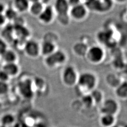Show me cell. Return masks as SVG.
I'll list each match as a JSON object with an SVG mask.
<instances>
[{"mask_svg":"<svg viewBox=\"0 0 127 127\" xmlns=\"http://www.w3.org/2000/svg\"><path fill=\"white\" fill-rule=\"evenodd\" d=\"M93 100L95 104H101L104 100V95L102 92L96 89H94L90 93Z\"/></svg>","mask_w":127,"mask_h":127,"instance_id":"cell-22","label":"cell"},{"mask_svg":"<svg viewBox=\"0 0 127 127\" xmlns=\"http://www.w3.org/2000/svg\"><path fill=\"white\" fill-rule=\"evenodd\" d=\"M67 60V55L63 50L58 49L53 53L45 57L44 64L50 69L58 68L63 65Z\"/></svg>","mask_w":127,"mask_h":127,"instance_id":"cell-2","label":"cell"},{"mask_svg":"<svg viewBox=\"0 0 127 127\" xmlns=\"http://www.w3.org/2000/svg\"><path fill=\"white\" fill-rule=\"evenodd\" d=\"M9 91L8 83L4 82H0V96L6 94Z\"/></svg>","mask_w":127,"mask_h":127,"instance_id":"cell-27","label":"cell"},{"mask_svg":"<svg viewBox=\"0 0 127 127\" xmlns=\"http://www.w3.org/2000/svg\"><path fill=\"white\" fill-rule=\"evenodd\" d=\"M119 127L118 126H117V125H114L113 126H111V127Z\"/></svg>","mask_w":127,"mask_h":127,"instance_id":"cell-36","label":"cell"},{"mask_svg":"<svg viewBox=\"0 0 127 127\" xmlns=\"http://www.w3.org/2000/svg\"><path fill=\"white\" fill-rule=\"evenodd\" d=\"M0 57L4 63H18V55L11 49H8Z\"/></svg>","mask_w":127,"mask_h":127,"instance_id":"cell-13","label":"cell"},{"mask_svg":"<svg viewBox=\"0 0 127 127\" xmlns=\"http://www.w3.org/2000/svg\"><path fill=\"white\" fill-rule=\"evenodd\" d=\"M53 7L56 16L69 14L70 7L67 0H55Z\"/></svg>","mask_w":127,"mask_h":127,"instance_id":"cell-10","label":"cell"},{"mask_svg":"<svg viewBox=\"0 0 127 127\" xmlns=\"http://www.w3.org/2000/svg\"><path fill=\"white\" fill-rule=\"evenodd\" d=\"M115 116L111 114H102L100 119V124L103 127H110L114 125Z\"/></svg>","mask_w":127,"mask_h":127,"instance_id":"cell-18","label":"cell"},{"mask_svg":"<svg viewBox=\"0 0 127 127\" xmlns=\"http://www.w3.org/2000/svg\"><path fill=\"white\" fill-rule=\"evenodd\" d=\"M79 74L74 66L68 65L64 68L61 73V80L64 84L68 87L75 86Z\"/></svg>","mask_w":127,"mask_h":127,"instance_id":"cell-3","label":"cell"},{"mask_svg":"<svg viewBox=\"0 0 127 127\" xmlns=\"http://www.w3.org/2000/svg\"><path fill=\"white\" fill-rule=\"evenodd\" d=\"M45 6L40 1L30 3L28 10L34 17H38L44 9Z\"/></svg>","mask_w":127,"mask_h":127,"instance_id":"cell-16","label":"cell"},{"mask_svg":"<svg viewBox=\"0 0 127 127\" xmlns=\"http://www.w3.org/2000/svg\"><path fill=\"white\" fill-rule=\"evenodd\" d=\"M23 50L28 58L36 59L41 55V43L34 40H27Z\"/></svg>","mask_w":127,"mask_h":127,"instance_id":"cell-6","label":"cell"},{"mask_svg":"<svg viewBox=\"0 0 127 127\" xmlns=\"http://www.w3.org/2000/svg\"><path fill=\"white\" fill-rule=\"evenodd\" d=\"M60 24L63 26H67L68 25L71 19L69 14L60 15V16H56Z\"/></svg>","mask_w":127,"mask_h":127,"instance_id":"cell-26","label":"cell"},{"mask_svg":"<svg viewBox=\"0 0 127 127\" xmlns=\"http://www.w3.org/2000/svg\"><path fill=\"white\" fill-rule=\"evenodd\" d=\"M10 78L16 77L20 72V67L18 63H4L2 68Z\"/></svg>","mask_w":127,"mask_h":127,"instance_id":"cell-12","label":"cell"},{"mask_svg":"<svg viewBox=\"0 0 127 127\" xmlns=\"http://www.w3.org/2000/svg\"><path fill=\"white\" fill-rule=\"evenodd\" d=\"M5 10L4 5L2 3L0 2V13H3V12H4Z\"/></svg>","mask_w":127,"mask_h":127,"instance_id":"cell-33","label":"cell"},{"mask_svg":"<svg viewBox=\"0 0 127 127\" xmlns=\"http://www.w3.org/2000/svg\"><path fill=\"white\" fill-rule=\"evenodd\" d=\"M57 50V43L55 41L43 40L41 43V55L44 58L51 54Z\"/></svg>","mask_w":127,"mask_h":127,"instance_id":"cell-11","label":"cell"},{"mask_svg":"<svg viewBox=\"0 0 127 127\" xmlns=\"http://www.w3.org/2000/svg\"><path fill=\"white\" fill-rule=\"evenodd\" d=\"M106 82L110 86L114 89L123 82L120 77L114 73H109L106 77Z\"/></svg>","mask_w":127,"mask_h":127,"instance_id":"cell-21","label":"cell"},{"mask_svg":"<svg viewBox=\"0 0 127 127\" xmlns=\"http://www.w3.org/2000/svg\"><path fill=\"white\" fill-rule=\"evenodd\" d=\"M55 17L56 14L53 6L49 4L45 6L43 10L37 18L41 24L48 25L53 22Z\"/></svg>","mask_w":127,"mask_h":127,"instance_id":"cell-8","label":"cell"},{"mask_svg":"<svg viewBox=\"0 0 127 127\" xmlns=\"http://www.w3.org/2000/svg\"><path fill=\"white\" fill-rule=\"evenodd\" d=\"M10 79L9 75L1 69H0V82L8 83Z\"/></svg>","mask_w":127,"mask_h":127,"instance_id":"cell-29","label":"cell"},{"mask_svg":"<svg viewBox=\"0 0 127 127\" xmlns=\"http://www.w3.org/2000/svg\"><path fill=\"white\" fill-rule=\"evenodd\" d=\"M89 47L84 42L82 41L77 42L73 45V52L78 57H85Z\"/></svg>","mask_w":127,"mask_h":127,"instance_id":"cell-14","label":"cell"},{"mask_svg":"<svg viewBox=\"0 0 127 127\" xmlns=\"http://www.w3.org/2000/svg\"><path fill=\"white\" fill-rule=\"evenodd\" d=\"M89 9L85 4H80L70 7L69 15L71 19L76 21H82L86 18Z\"/></svg>","mask_w":127,"mask_h":127,"instance_id":"cell-5","label":"cell"},{"mask_svg":"<svg viewBox=\"0 0 127 127\" xmlns=\"http://www.w3.org/2000/svg\"><path fill=\"white\" fill-rule=\"evenodd\" d=\"M101 104L100 112L102 114H107L115 116L120 108L118 102L112 98L104 99Z\"/></svg>","mask_w":127,"mask_h":127,"instance_id":"cell-7","label":"cell"},{"mask_svg":"<svg viewBox=\"0 0 127 127\" xmlns=\"http://www.w3.org/2000/svg\"><path fill=\"white\" fill-rule=\"evenodd\" d=\"M105 55L103 47L99 45H93L89 47L85 57L89 63L96 64L103 62Z\"/></svg>","mask_w":127,"mask_h":127,"instance_id":"cell-4","label":"cell"},{"mask_svg":"<svg viewBox=\"0 0 127 127\" xmlns=\"http://www.w3.org/2000/svg\"><path fill=\"white\" fill-rule=\"evenodd\" d=\"M115 94L120 99L125 100L127 97V84L126 81H123L115 89Z\"/></svg>","mask_w":127,"mask_h":127,"instance_id":"cell-15","label":"cell"},{"mask_svg":"<svg viewBox=\"0 0 127 127\" xmlns=\"http://www.w3.org/2000/svg\"><path fill=\"white\" fill-rule=\"evenodd\" d=\"M30 2V3H33V2H36V1H39V0H28Z\"/></svg>","mask_w":127,"mask_h":127,"instance_id":"cell-35","label":"cell"},{"mask_svg":"<svg viewBox=\"0 0 127 127\" xmlns=\"http://www.w3.org/2000/svg\"><path fill=\"white\" fill-rule=\"evenodd\" d=\"M82 104L87 107H90L95 104L90 94H88L82 95Z\"/></svg>","mask_w":127,"mask_h":127,"instance_id":"cell-25","label":"cell"},{"mask_svg":"<svg viewBox=\"0 0 127 127\" xmlns=\"http://www.w3.org/2000/svg\"><path fill=\"white\" fill-rule=\"evenodd\" d=\"M97 78L95 74L90 72H85L79 74L76 86L82 95L90 94L96 89Z\"/></svg>","mask_w":127,"mask_h":127,"instance_id":"cell-1","label":"cell"},{"mask_svg":"<svg viewBox=\"0 0 127 127\" xmlns=\"http://www.w3.org/2000/svg\"><path fill=\"white\" fill-rule=\"evenodd\" d=\"M8 49V43L1 38H0V56Z\"/></svg>","mask_w":127,"mask_h":127,"instance_id":"cell-28","label":"cell"},{"mask_svg":"<svg viewBox=\"0 0 127 127\" xmlns=\"http://www.w3.org/2000/svg\"><path fill=\"white\" fill-rule=\"evenodd\" d=\"M113 0L115 1L116 2H117L119 3H123L127 1V0Z\"/></svg>","mask_w":127,"mask_h":127,"instance_id":"cell-34","label":"cell"},{"mask_svg":"<svg viewBox=\"0 0 127 127\" xmlns=\"http://www.w3.org/2000/svg\"><path fill=\"white\" fill-rule=\"evenodd\" d=\"M4 15L6 19L13 21L17 17L18 14L17 11L15 9L9 8L5 10Z\"/></svg>","mask_w":127,"mask_h":127,"instance_id":"cell-24","label":"cell"},{"mask_svg":"<svg viewBox=\"0 0 127 127\" xmlns=\"http://www.w3.org/2000/svg\"><path fill=\"white\" fill-rule=\"evenodd\" d=\"M13 27L14 34L17 36V38L27 40L30 34V32L27 28L24 26H13Z\"/></svg>","mask_w":127,"mask_h":127,"instance_id":"cell-19","label":"cell"},{"mask_svg":"<svg viewBox=\"0 0 127 127\" xmlns=\"http://www.w3.org/2000/svg\"><path fill=\"white\" fill-rule=\"evenodd\" d=\"M6 20L4 14L0 13V27H2L4 25Z\"/></svg>","mask_w":127,"mask_h":127,"instance_id":"cell-31","label":"cell"},{"mask_svg":"<svg viewBox=\"0 0 127 127\" xmlns=\"http://www.w3.org/2000/svg\"><path fill=\"white\" fill-rule=\"evenodd\" d=\"M33 82L30 79L21 81L19 84V90L21 94L25 98H30L34 92Z\"/></svg>","mask_w":127,"mask_h":127,"instance_id":"cell-9","label":"cell"},{"mask_svg":"<svg viewBox=\"0 0 127 127\" xmlns=\"http://www.w3.org/2000/svg\"><path fill=\"white\" fill-rule=\"evenodd\" d=\"M39 1L42 3L44 6L50 4V2L51 0H39Z\"/></svg>","mask_w":127,"mask_h":127,"instance_id":"cell-32","label":"cell"},{"mask_svg":"<svg viewBox=\"0 0 127 127\" xmlns=\"http://www.w3.org/2000/svg\"><path fill=\"white\" fill-rule=\"evenodd\" d=\"M13 4L17 12H25L28 10L30 3L28 0H13Z\"/></svg>","mask_w":127,"mask_h":127,"instance_id":"cell-17","label":"cell"},{"mask_svg":"<svg viewBox=\"0 0 127 127\" xmlns=\"http://www.w3.org/2000/svg\"><path fill=\"white\" fill-rule=\"evenodd\" d=\"M15 118L12 114H4L0 119V122L2 126L7 127L11 125L14 122Z\"/></svg>","mask_w":127,"mask_h":127,"instance_id":"cell-23","label":"cell"},{"mask_svg":"<svg viewBox=\"0 0 127 127\" xmlns=\"http://www.w3.org/2000/svg\"><path fill=\"white\" fill-rule=\"evenodd\" d=\"M14 31L13 25L8 26L2 32L1 38L8 44L9 42H13L14 38Z\"/></svg>","mask_w":127,"mask_h":127,"instance_id":"cell-20","label":"cell"},{"mask_svg":"<svg viewBox=\"0 0 127 127\" xmlns=\"http://www.w3.org/2000/svg\"><path fill=\"white\" fill-rule=\"evenodd\" d=\"M67 1L70 7L81 3V0H67Z\"/></svg>","mask_w":127,"mask_h":127,"instance_id":"cell-30","label":"cell"}]
</instances>
